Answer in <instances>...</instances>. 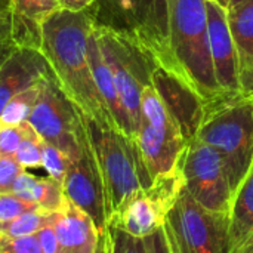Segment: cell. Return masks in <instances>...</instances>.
<instances>
[{
    "mask_svg": "<svg viewBox=\"0 0 253 253\" xmlns=\"http://www.w3.org/2000/svg\"><path fill=\"white\" fill-rule=\"evenodd\" d=\"M93 27L98 44L113 73L120 99L136 135L141 122L142 93L151 86V73L156 59L127 34L104 25L93 24Z\"/></svg>",
    "mask_w": 253,
    "mask_h": 253,
    "instance_id": "8992f818",
    "label": "cell"
},
{
    "mask_svg": "<svg viewBox=\"0 0 253 253\" xmlns=\"http://www.w3.org/2000/svg\"><path fill=\"white\" fill-rule=\"evenodd\" d=\"M206 1L170 0L169 49L175 70L208 102L225 93L212 62Z\"/></svg>",
    "mask_w": 253,
    "mask_h": 253,
    "instance_id": "7a4b0ae2",
    "label": "cell"
},
{
    "mask_svg": "<svg viewBox=\"0 0 253 253\" xmlns=\"http://www.w3.org/2000/svg\"><path fill=\"white\" fill-rule=\"evenodd\" d=\"M93 1H96V0H93Z\"/></svg>",
    "mask_w": 253,
    "mask_h": 253,
    "instance_id": "ab89813d",
    "label": "cell"
},
{
    "mask_svg": "<svg viewBox=\"0 0 253 253\" xmlns=\"http://www.w3.org/2000/svg\"><path fill=\"white\" fill-rule=\"evenodd\" d=\"M65 196H64V188L62 182L46 176V178H39L34 187V194H33V203L43 212L52 213L59 211L64 203H65Z\"/></svg>",
    "mask_w": 253,
    "mask_h": 253,
    "instance_id": "7402d4cb",
    "label": "cell"
},
{
    "mask_svg": "<svg viewBox=\"0 0 253 253\" xmlns=\"http://www.w3.org/2000/svg\"><path fill=\"white\" fill-rule=\"evenodd\" d=\"M206 7L211 53L216 82L225 95H239L242 93L239 59L233 34L228 25L227 9L221 7L213 0H208Z\"/></svg>",
    "mask_w": 253,
    "mask_h": 253,
    "instance_id": "5bb4252c",
    "label": "cell"
},
{
    "mask_svg": "<svg viewBox=\"0 0 253 253\" xmlns=\"http://www.w3.org/2000/svg\"><path fill=\"white\" fill-rule=\"evenodd\" d=\"M196 138L222 157L234 194L253 163L252 96L221 95L208 101Z\"/></svg>",
    "mask_w": 253,
    "mask_h": 253,
    "instance_id": "3957f363",
    "label": "cell"
},
{
    "mask_svg": "<svg viewBox=\"0 0 253 253\" xmlns=\"http://www.w3.org/2000/svg\"><path fill=\"white\" fill-rule=\"evenodd\" d=\"M42 147H43V139L39 136L34 127L27 122L24 139L21 141L13 157L24 169L42 168Z\"/></svg>",
    "mask_w": 253,
    "mask_h": 253,
    "instance_id": "cb8c5ba5",
    "label": "cell"
},
{
    "mask_svg": "<svg viewBox=\"0 0 253 253\" xmlns=\"http://www.w3.org/2000/svg\"><path fill=\"white\" fill-rule=\"evenodd\" d=\"M96 253H107V245H105V240H104V245H102V248L98 251Z\"/></svg>",
    "mask_w": 253,
    "mask_h": 253,
    "instance_id": "74e56055",
    "label": "cell"
},
{
    "mask_svg": "<svg viewBox=\"0 0 253 253\" xmlns=\"http://www.w3.org/2000/svg\"><path fill=\"white\" fill-rule=\"evenodd\" d=\"M61 9L71 10V12H80L86 10L92 6L93 0H58Z\"/></svg>",
    "mask_w": 253,
    "mask_h": 253,
    "instance_id": "d6a6232c",
    "label": "cell"
},
{
    "mask_svg": "<svg viewBox=\"0 0 253 253\" xmlns=\"http://www.w3.org/2000/svg\"><path fill=\"white\" fill-rule=\"evenodd\" d=\"M107 253H147L144 240L129 236L114 225H108L105 233Z\"/></svg>",
    "mask_w": 253,
    "mask_h": 253,
    "instance_id": "d4e9b609",
    "label": "cell"
},
{
    "mask_svg": "<svg viewBox=\"0 0 253 253\" xmlns=\"http://www.w3.org/2000/svg\"><path fill=\"white\" fill-rule=\"evenodd\" d=\"M87 56H89V62H90V68L93 73L96 87H98V90H99V93H101V96L116 123L117 130L120 133H123L125 136L135 141V132H133L132 122L129 119V114L125 108L122 99H120L113 73H111L107 61L101 52V47L98 44L95 27L92 28V31L87 37Z\"/></svg>",
    "mask_w": 253,
    "mask_h": 253,
    "instance_id": "ac0fdd59",
    "label": "cell"
},
{
    "mask_svg": "<svg viewBox=\"0 0 253 253\" xmlns=\"http://www.w3.org/2000/svg\"><path fill=\"white\" fill-rule=\"evenodd\" d=\"M93 28L90 12L61 9L42 27L40 50L53 79L68 101L89 120L116 129V123L96 87L87 56V37Z\"/></svg>",
    "mask_w": 253,
    "mask_h": 253,
    "instance_id": "6da1fadb",
    "label": "cell"
},
{
    "mask_svg": "<svg viewBox=\"0 0 253 253\" xmlns=\"http://www.w3.org/2000/svg\"><path fill=\"white\" fill-rule=\"evenodd\" d=\"M68 166V157L53 145L43 141L42 147V168L47 172V176L62 182Z\"/></svg>",
    "mask_w": 253,
    "mask_h": 253,
    "instance_id": "484cf974",
    "label": "cell"
},
{
    "mask_svg": "<svg viewBox=\"0 0 253 253\" xmlns=\"http://www.w3.org/2000/svg\"><path fill=\"white\" fill-rule=\"evenodd\" d=\"M42 83H43V80L37 84H33V86L24 89L22 92H19L10 98L0 114V125H12L13 126V125H21V123L27 122L36 102H37V98L40 95Z\"/></svg>",
    "mask_w": 253,
    "mask_h": 253,
    "instance_id": "44dd1931",
    "label": "cell"
},
{
    "mask_svg": "<svg viewBox=\"0 0 253 253\" xmlns=\"http://www.w3.org/2000/svg\"><path fill=\"white\" fill-rule=\"evenodd\" d=\"M33 211H40V209L36 205L16 197L12 193L0 194V222L10 221L16 216H21Z\"/></svg>",
    "mask_w": 253,
    "mask_h": 253,
    "instance_id": "83f0119b",
    "label": "cell"
},
{
    "mask_svg": "<svg viewBox=\"0 0 253 253\" xmlns=\"http://www.w3.org/2000/svg\"><path fill=\"white\" fill-rule=\"evenodd\" d=\"M142 240H144V246H145L147 253H172L165 225L159 231H156L154 234H151Z\"/></svg>",
    "mask_w": 253,
    "mask_h": 253,
    "instance_id": "1f68e13d",
    "label": "cell"
},
{
    "mask_svg": "<svg viewBox=\"0 0 253 253\" xmlns=\"http://www.w3.org/2000/svg\"><path fill=\"white\" fill-rule=\"evenodd\" d=\"M228 222L231 253L253 236V163L233 194Z\"/></svg>",
    "mask_w": 253,
    "mask_h": 253,
    "instance_id": "ffe728a7",
    "label": "cell"
},
{
    "mask_svg": "<svg viewBox=\"0 0 253 253\" xmlns=\"http://www.w3.org/2000/svg\"><path fill=\"white\" fill-rule=\"evenodd\" d=\"M184 190L179 168L170 175L160 176L147 188L135 191L123 206L111 216L108 225H114L136 239H145L159 231L168 213Z\"/></svg>",
    "mask_w": 253,
    "mask_h": 253,
    "instance_id": "30bf717a",
    "label": "cell"
},
{
    "mask_svg": "<svg viewBox=\"0 0 253 253\" xmlns=\"http://www.w3.org/2000/svg\"><path fill=\"white\" fill-rule=\"evenodd\" d=\"M251 96H252V99H253V95H251Z\"/></svg>",
    "mask_w": 253,
    "mask_h": 253,
    "instance_id": "f35d334b",
    "label": "cell"
},
{
    "mask_svg": "<svg viewBox=\"0 0 253 253\" xmlns=\"http://www.w3.org/2000/svg\"><path fill=\"white\" fill-rule=\"evenodd\" d=\"M245 1H248V0H231V1H230V7H228V9L236 7V6H239V4H242V3H245Z\"/></svg>",
    "mask_w": 253,
    "mask_h": 253,
    "instance_id": "8d00e7d4",
    "label": "cell"
},
{
    "mask_svg": "<svg viewBox=\"0 0 253 253\" xmlns=\"http://www.w3.org/2000/svg\"><path fill=\"white\" fill-rule=\"evenodd\" d=\"M151 86L179 126L185 141H193L205 116L206 101L203 96L178 71L159 61L153 67Z\"/></svg>",
    "mask_w": 253,
    "mask_h": 253,
    "instance_id": "4fadbf2b",
    "label": "cell"
},
{
    "mask_svg": "<svg viewBox=\"0 0 253 253\" xmlns=\"http://www.w3.org/2000/svg\"><path fill=\"white\" fill-rule=\"evenodd\" d=\"M169 9L170 0H96L87 10L96 25L127 34L156 61L175 70L169 49Z\"/></svg>",
    "mask_w": 253,
    "mask_h": 253,
    "instance_id": "277c9868",
    "label": "cell"
},
{
    "mask_svg": "<svg viewBox=\"0 0 253 253\" xmlns=\"http://www.w3.org/2000/svg\"><path fill=\"white\" fill-rule=\"evenodd\" d=\"M61 253H96L105 236L99 233L93 219L80 208L65 200L64 206L50 213Z\"/></svg>",
    "mask_w": 253,
    "mask_h": 253,
    "instance_id": "2e32d148",
    "label": "cell"
},
{
    "mask_svg": "<svg viewBox=\"0 0 253 253\" xmlns=\"http://www.w3.org/2000/svg\"><path fill=\"white\" fill-rule=\"evenodd\" d=\"M27 122L21 125H0V157H13L25 135Z\"/></svg>",
    "mask_w": 253,
    "mask_h": 253,
    "instance_id": "4316f807",
    "label": "cell"
},
{
    "mask_svg": "<svg viewBox=\"0 0 253 253\" xmlns=\"http://www.w3.org/2000/svg\"><path fill=\"white\" fill-rule=\"evenodd\" d=\"M179 172L184 188L200 206L215 213L228 215L233 188L218 151L194 138L182 153Z\"/></svg>",
    "mask_w": 253,
    "mask_h": 253,
    "instance_id": "9c48e42d",
    "label": "cell"
},
{
    "mask_svg": "<svg viewBox=\"0 0 253 253\" xmlns=\"http://www.w3.org/2000/svg\"><path fill=\"white\" fill-rule=\"evenodd\" d=\"M0 253H42L37 236L9 237L0 234Z\"/></svg>",
    "mask_w": 253,
    "mask_h": 253,
    "instance_id": "f1b7e54d",
    "label": "cell"
},
{
    "mask_svg": "<svg viewBox=\"0 0 253 253\" xmlns=\"http://www.w3.org/2000/svg\"><path fill=\"white\" fill-rule=\"evenodd\" d=\"M25 169L15 160V157H0V194L10 193L16 178Z\"/></svg>",
    "mask_w": 253,
    "mask_h": 253,
    "instance_id": "f546056e",
    "label": "cell"
},
{
    "mask_svg": "<svg viewBox=\"0 0 253 253\" xmlns=\"http://www.w3.org/2000/svg\"><path fill=\"white\" fill-rule=\"evenodd\" d=\"M228 228V215L205 209L185 188L165 222L172 253H230Z\"/></svg>",
    "mask_w": 253,
    "mask_h": 253,
    "instance_id": "ba28073f",
    "label": "cell"
},
{
    "mask_svg": "<svg viewBox=\"0 0 253 253\" xmlns=\"http://www.w3.org/2000/svg\"><path fill=\"white\" fill-rule=\"evenodd\" d=\"M239 59V76L243 95H253V0L227 10Z\"/></svg>",
    "mask_w": 253,
    "mask_h": 253,
    "instance_id": "d6986e66",
    "label": "cell"
},
{
    "mask_svg": "<svg viewBox=\"0 0 253 253\" xmlns=\"http://www.w3.org/2000/svg\"><path fill=\"white\" fill-rule=\"evenodd\" d=\"M10 18V0H0V24L9 25Z\"/></svg>",
    "mask_w": 253,
    "mask_h": 253,
    "instance_id": "836d02e7",
    "label": "cell"
},
{
    "mask_svg": "<svg viewBox=\"0 0 253 253\" xmlns=\"http://www.w3.org/2000/svg\"><path fill=\"white\" fill-rule=\"evenodd\" d=\"M231 253H253V236L249 237L245 243H242L236 251H233Z\"/></svg>",
    "mask_w": 253,
    "mask_h": 253,
    "instance_id": "e575fe53",
    "label": "cell"
},
{
    "mask_svg": "<svg viewBox=\"0 0 253 253\" xmlns=\"http://www.w3.org/2000/svg\"><path fill=\"white\" fill-rule=\"evenodd\" d=\"M47 219H49V213L43 211L27 212L10 221L0 222V234L9 236V237L36 236L39 230L47 222Z\"/></svg>",
    "mask_w": 253,
    "mask_h": 253,
    "instance_id": "603a6c76",
    "label": "cell"
},
{
    "mask_svg": "<svg viewBox=\"0 0 253 253\" xmlns=\"http://www.w3.org/2000/svg\"><path fill=\"white\" fill-rule=\"evenodd\" d=\"M135 144L153 181L178 170L188 144L153 86H148L142 93L141 122Z\"/></svg>",
    "mask_w": 253,
    "mask_h": 253,
    "instance_id": "52a82bcc",
    "label": "cell"
},
{
    "mask_svg": "<svg viewBox=\"0 0 253 253\" xmlns=\"http://www.w3.org/2000/svg\"><path fill=\"white\" fill-rule=\"evenodd\" d=\"M36 236L39 239L42 253H61L59 242H58V237H56V233H55V228H53V224L50 219V213H49L47 222L39 230V233Z\"/></svg>",
    "mask_w": 253,
    "mask_h": 253,
    "instance_id": "4dcf8cb0",
    "label": "cell"
},
{
    "mask_svg": "<svg viewBox=\"0 0 253 253\" xmlns=\"http://www.w3.org/2000/svg\"><path fill=\"white\" fill-rule=\"evenodd\" d=\"M61 10L58 0H10L9 39L15 47L40 49L43 24Z\"/></svg>",
    "mask_w": 253,
    "mask_h": 253,
    "instance_id": "e0dca14e",
    "label": "cell"
},
{
    "mask_svg": "<svg viewBox=\"0 0 253 253\" xmlns=\"http://www.w3.org/2000/svg\"><path fill=\"white\" fill-rule=\"evenodd\" d=\"M83 122L101 169L111 219L135 191L150 187L153 179L141 160L133 139L116 129L102 127L84 116Z\"/></svg>",
    "mask_w": 253,
    "mask_h": 253,
    "instance_id": "5b68a950",
    "label": "cell"
},
{
    "mask_svg": "<svg viewBox=\"0 0 253 253\" xmlns=\"http://www.w3.org/2000/svg\"><path fill=\"white\" fill-rule=\"evenodd\" d=\"M62 188L65 199L86 212L93 219L99 233L105 236L110 222L108 200L83 116L79 129V153L68 159Z\"/></svg>",
    "mask_w": 253,
    "mask_h": 253,
    "instance_id": "8fae6325",
    "label": "cell"
},
{
    "mask_svg": "<svg viewBox=\"0 0 253 253\" xmlns=\"http://www.w3.org/2000/svg\"><path fill=\"white\" fill-rule=\"evenodd\" d=\"M213 1H216L221 7H224V9H227V10H228V7H230V1H231V0H213Z\"/></svg>",
    "mask_w": 253,
    "mask_h": 253,
    "instance_id": "d590c367",
    "label": "cell"
},
{
    "mask_svg": "<svg viewBox=\"0 0 253 253\" xmlns=\"http://www.w3.org/2000/svg\"><path fill=\"white\" fill-rule=\"evenodd\" d=\"M39 136L68 159L79 153L82 113L61 92L53 77L43 80L37 102L27 120Z\"/></svg>",
    "mask_w": 253,
    "mask_h": 253,
    "instance_id": "7c38bea8",
    "label": "cell"
},
{
    "mask_svg": "<svg viewBox=\"0 0 253 253\" xmlns=\"http://www.w3.org/2000/svg\"><path fill=\"white\" fill-rule=\"evenodd\" d=\"M49 77L53 74L40 49H12L0 64V114L12 96Z\"/></svg>",
    "mask_w": 253,
    "mask_h": 253,
    "instance_id": "9a60e30c",
    "label": "cell"
}]
</instances>
